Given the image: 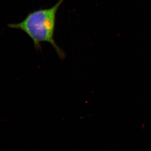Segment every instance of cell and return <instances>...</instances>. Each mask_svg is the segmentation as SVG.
I'll return each mask as SVG.
<instances>
[{"instance_id":"obj_1","label":"cell","mask_w":151,"mask_h":151,"mask_svg":"<svg viewBox=\"0 0 151 151\" xmlns=\"http://www.w3.org/2000/svg\"><path fill=\"white\" fill-rule=\"evenodd\" d=\"M64 0H59L52 7L40 9L29 13L20 23L9 24L7 27L24 32L32 40L34 48L41 50L42 42H48L55 50L61 60L65 58L64 52L54 40L56 14Z\"/></svg>"}]
</instances>
